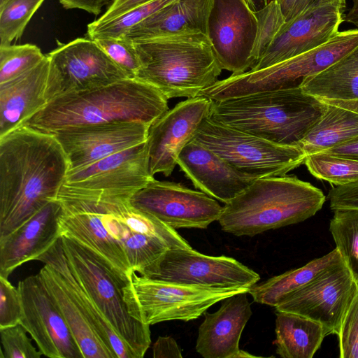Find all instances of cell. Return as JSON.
Wrapping results in <instances>:
<instances>
[{
  "label": "cell",
  "mask_w": 358,
  "mask_h": 358,
  "mask_svg": "<svg viewBox=\"0 0 358 358\" xmlns=\"http://www.w3.org/2000/svg\"><path fill=\"white\" fill-rule=\"evenodd\" d=\"M153 179L145 141L88 166L68 171L57 197L131 199Z\"/></svg>",
  "instance_id": "cell-11"
},
{
  "label": "cell",
  "mask_w": 358,
  "mask_h": 358,
  "mask_svg": "<svg viewBox=\"0 0 358 358\" xmlns=\"http://www.w3.org/2000/svg\"><path fill=\"white\" fill-rule=\"evenodd\" d=\"M49 59L20 76L0 84V136L22 126L47 103Z\"/></svg>",
  "instance_id": "cell-26"
},
{
  "label": "cell",
  "mask_w": 358,
  "mask_h": 358,
  "mask_svg": "<svg viewBox=\"0 0 358 358\" xmlns=\"http://www.w3.org/2000/svg\"><path fill=\"white\" fill-rule=\"evenodd\" d=\"M329 334L324 326L304 316L276 310V353L282 358H312Z\"/></svg>",
  "instance_id": "cell-31"
},
{
  "label": "cell",
  "mask_w": 358,
  "mask_h": 358,
  "mask_svg": "<svg viewBox=\"0 0 358 358\" xmlns=\"http://www.w3.org/2000/svg\"><path fill=\"white\" fill-rule=\"evenodd\" d=\"M322 152L340 156L358 158V140L339 145Z\"/></svg>",
  "instance_id": "cell-48"
},
{
  "label": "cell",
  "mask_w": 358,
  "mask_h": 358,
  "mask_svg": "<svg viewBox=\"0 0 358 358\" xmlns=\"http://www.w3.org/2000/svg\"><path fill=\"white\" fill-rule=\"evenodd\" d=\"M38 273L60 309L84 358H116L63 287L55 269L45 264Z\"/></svg>",
  "instance_id": "cell-29"
},
{
  "label": "cell",
  "mask_w": 358,
  "mask_h": 358,
  "mask_svg": "<svg viewBox=\"0 0 358 358\" xmlns=\"http://www.w3.org/2000/svg\"><path fill=\"white\" fill-rule=\"evenodd\" d=\"M23 316L20 324L42 355L50 358H84L60 309L39 273L18 282Z\"/></svg>",
  "instance_id": "cell-16"
},
{
  "label": "cell",
  "mask_w": 358,
  "mask_h": 358,
  "mask_svg": "<svg viewBox=\"0 0 358 358\" xmlns=\"http://www.w3.org/2000/svg\"><path fill=\"white\" fill-rule=\"evenodd\" d=\"M62 206L57 199L48 203L6 237L0 239V276L8 278L22 264L36 260L59 237Z\"/></svg>",
  "instance_id": "cell-23"
},
{
  "label": "cell",
  "mask_w": 358,
  "mask_h": 358,
  "mask_svg": "<svg viewBox=\"0 0 358 358\" xmlns=\"http://www.w3.org/2000/svg\"><path fill=\"white\" fill-rule=\"evenodd\" d=\"M154 358H181L182 349L175 339L169 336H159L152 346Z\"/></svg>",
  "instance_id": "cell-45"
},
{
  "label": "cell",
  "mask_w": 358,
  "mask_h": 358,
  "mask_svg": "<svg viewBox=\"0 0 358 358\" xmlns=\"http://www.w3.org/2000/svg\"><path fill=\"white\" fill-rule=\"evenodd\" d=\"M344 21L352 24L358 29V0H352V6L345 14Z\"/></svg>",
  "instance_id": "cell-49"
},
{
  "label": "cell",
  "mask_w": 358,
  "mask_h": 358,
  "mask_svg": "<svg viewBox=\"0 0 358 358\" xmlns=\"http://www.w3.org/2000/svg\"><path fill=\"white\" fill-rule=\"evenodd\" d=\"M175 1L152 0L108 21L98 22L94 20L87 25V37L92 40L122 37L134 26Z\"/></svg>",
  "instance_id": "cell-35"
},
{
  "label": "cell",
  "mask_w": 358,
  "mask_h": 358,
  "mask_svg": "<svg viewBox=\"0 0 358 358\" xmlns=\"http://www.w3.org/2000/svg\"><path fill=\"white\" fill-rule=\"evenodd\" d=\"M340 358H358V291L342 322L339 332Z\"/></svg>",
  "instance_id": "cell-41"
},
{
  "label": "cell",
  "mask_w": 358,
  "mask_h": 358,
  "mask_svg": "<svg viewBox=\"0 0 358 358\" xmlns=\"http://www.w3.org/2000/svg\"><path fill=\"white\" fill-rule=\"evenodd\" d=\"M328 199L332 210L358 208V181L336 186L329 191Z\"/></svg>",
  "instance_id": "cell-43"
},
{
  "label": "cell",
  "mask_w": 358,
  "mask_h": 358,
  "mask_svg": "<svg viewBox=\"0 0 358 358\" xmlns=\"http://www.w3.org/2000/svg\"><path fill=\"white\" fill-rule=\"evenodd\" d=\"M20 324L0 328L1 358H40L42 353L32 344Z\"/></svg>",
  "instance_id": "cell-40"
},
{
  "label": "cell",
  "mask_w": 358,
  "mask_h": 358,
  "mask_svg": "<svg viewBox=\"0 0 358 358\" xmlns=\"http://www.w3.org/2000/svg\"><path fill=\"white\" fill-rule=\"evenodd\" d=\"M254 12L264 8L271 0H245Z\"/></svg>",
  "instance_id": "cell-50"
},
{
  "label": "cell",
  "mask_w": 358,
  "mask_h": 358,
  "mask_svg": "<svg viewBox=\"0 0 358 358\" xmlns=\"http://www.w3.org/2000/svg\"><path fill=\"white\" fill-rule=\"evenodd\" d=\"M150 1L152 0H113L106 11L96 21L98 22L108 21Z\"/></svg>",
  "instance_id": "cell-46"
},
{
  "label": "cell",
  "mask_w": 358,
  "mask_h": 358,
  "mask_svg": "<svg viewBox=\"0 0 358 358\" xmlns=\"http://www.w3.org/2000/svg\"><path fill=\"white\" fill-rule=\"evenodd\" d=\"M248 292L222 300L214 313H204L199 327L196 350L204 358H234L245 324L252 315Z\"/></svg>",
  "instance_id": "cell-24"
},
{
  "label": "cell",
  "mask_w": 358,
  "mask_h": 358,
  "mask_svg": "<svg viewBox=\"0 0 358 358\" xmlns=\"http://www.w3.org/2000/svg\"><path fill=\"white\" fill-rule=\"evenodd\" d=\"M285 17V22L299 15L308 8H316L338 1L345 4V0H276Z\"/></svg>",
  "instance_id": "cell-44"
},
{
  "label": "cell",
  "mask_w": 358,
  "mask_h": 358,
  "mask_svg": "<svg viewBox=\"0 0 358 358\" xmlns=\"http://www.w3.org/2000/svg\"><path fill=\"white\" fill-rule=\"evenodd\" d=\"M23 316L19 289L8 280L0 276V328L20 323Z\"/></svg>",
  "instance_id": "cell-42"
},
{
  "label": "cell",
  "mask_w": 358,
  "mask_h": 358,
  "mask_svg": "<svg viewBox=\"0 0 358 358\" xmlns=\"http://www.w3.org/2000/svg\"><path fill=\"white\" fill-rule=\"evenodd\" d=\"M150 125L121 121L69 127L55 132L69 170L93 164L147 141Z\"/></svg>",
  "instance_id": "cell-19"
},
{
  "label": "cell",
  "mask_w": 358,
  "mask_h": 358,
  "mask_svg": "<svg viewBox=\"0 0 358 358\" xmlns=\"http://www.w3.org/2000/svg\"><path fill=\"white\" fill-rule=\"evenodd\" d=\"M343 262L335 248L327 255L313 259L306 265L273 276L250 287L253 300L259 303L275 307L286 295L310 282L324 270Z\"/></svg>",
  "instance_id": "cell-32"
},
{
  "label": "cell",
  "mask_w": 358,
  "mask_h": 358,
  "mask_svg": "<svg viewBox=\"0 0 358 358\" xmlns=\"http://www.w3.org/2000/svg\"><path fill=\"white\" fill-rule=\"evenodd\" d=\"M130 202L175 229H206L218 220L223 209L216 199L203 192L155 178L135 193Z\"/></svg>",
  "instance_id": "cell-15"
},
{
  "label": "cell",
  "mask_w": 358,
  "mask_h": 358,
  "mask_svg": "<svg viewBox=\"0 0 358 358\" xmlns=\"http://www.w3.org/2000/svg\"><path fill=\"white\" fill-rule=\"evenodd\" d=\"M250 287H210L149 278L133 271L122 287L131 317L152 325L170 320L189 321L212 306Z\"/></svg>",
  "instance_id": "cell-7"
},
{
  "label": "cell",
  "mask_w": 358,
  "mask_h": 358,
  "mask_svg": "<svg viewBox=\"0 0 358 358\" xmlns=\"http://www.w3.org/2000/svg\"><path fill=\"white\" fill-rule=\"evenodd\" d=\"M333 211L329 231L336 248L358 283V208Z\"/></svg>",
  "instance_id": "cell-33"
},
{
  "label": "cell",
  "mask_w": 358,
  "mask_h": 358,
  "mask_svg": "<svg viewBox=\"0 0 358 358\" xmlns=\"http://www.w3.org/2000/svg\"><path fill=\"white\" fill-rule=\"evenodd\" d=\"M45 57L41 49L32 44L0 47V84L33 69Z\"/></svg>",
  "instance_id": "cell-37"
},
{
  "label": "cell",
  "mask_w": 358,
  "mask_h": 358,
  "mask_svg": "<svg viewBox=\"0 0 358 358\" xmlns=\"http://www.w3.org/2000/svg\"><path fill=\"white\" fill-rule=\"evenodd\" d=\"M304 164L315 178L335 186L358 181V158L319 152L307 155Z\"/></svg>",
  "instance_id": "cell-34"
},
{
  "label": "cell",
  "mask_w": 358,
  "mask_h": 358,
  "mask_svg": "<svg viewBox=\"0 0 358 358\" xmlns=\"http://www.w3.org/2000/svg\"><path fill=\"white\" fill-rule=\"evenodd\" d=\"M141 275L174 283L210 287H250L259 275L227 256H208L192 248H169Z\"/></svg>",
  "instance_id": "cell-13"
},
{
  "label": "cell",
  "mask_w": 358,
  "mask_h": 358,
  "mask_svg": "<svg viewBox=\"0 0 358 358\" xmlns=\"http://www.w3.org/2000/svg\"><path fill=\"white\" fill-rule=\"evenodd\" d=\"M140 62L136 79L166 98H193L217 80L222 68L209 37L179 35L131 41Z\"/></svg>",
  "instance_id": "cell-5"
},
{
  "label": "cell",
  "mask_w": 358,
  "mask_h": 358,
  "mask_svg": "<svg viewBox=\"0 0 358 358\" xmlns=\"http://www.w3.org/2000/svg\"><path fill=\"white\" fill-rule=\"evenodd\" d=\"M69 169L52 134L22 125L0 136V239L57 199Z\"/></svg>",
  "instance_id": "cell-1"
},
{
  "label": "cell",
  "mask_w": 358,
  "mask_h": 358,
  "mask_svg": "<svg viewBox=\"0 0 358 358\" xmlns=\"http://www.w3.org/2000/svg\"><path fill=\"white\" fill-rule=\"evenodd\" d=\"M45 0H6L0 5V47L19 38Z\"/></svg>",
  "instance_id": "cell-36"
},
{
  "label": "cell",
  "mask_w": 358,
  "mask_h": 358,
  "mask_svg": "<svg viewBox=\"0 0 358 358\" xmlns=\"http://www.w3.org/2000/svg\"><path fill=\"white\" fill-rule=\"evenodd\" d=\"M177 164L196 188L224 204L259 178L235 168L195 139L181 150Z\"/></svg>",
  "instance_id": "cell-22"
},
{
  "label": "cell",
  "mask_w": 358,
  "mask_h": 358,
  "mask_svg": "<svg viewBox=\"0 0 358 358\" xmlns=\"http://www.w3.org/2000/svg\"><path fill=\"white\" fill-rule=\"evenodd\" d=\"M325 200L321 189L296 176L262 177L225 203L217 221L225 232L252 236L303 222Z\"/></svg>",
  "instance_id": "cell-4"
},
{
  "label": "cell",
  "mask_w": 358,
  "mask_h": 358,
  "mask_svg": "<svg viewBox=\"0 0 358 358\" xmlns=\"http://www.w3.org/2000/svg\"><path fill=\"white\" fill-rule=\"evenodd\" d=\"M324 108L299 86L212 101L209 117L277 144L299 146Z\"/></svg>",
  "instance_id": "cell-3"
},
{
  "label": "cell",
  "mask_w": 358,
  "mask_h": 358,
  "mask_svg": "<svg viewBox=\"0 0 358 358\" xmlns=\"http://www.w3.org/2000/svg\"><path fill=\"white\" fill-rule=\"evenodd\" d=\"M214 0H176L131 28L123 36L142 41L166 36L203 34Z\"/></svg>",
  "instance_id": "cell-25"
},
{
  "label": "cell",
  "mask_w": 358,
  "mask_h": 358,
  "mask_svg": "<svg viewBox=\"0 0 358 358\" xmlns=\"http://www.w3.org/2000/svg\"><path fill=\"white\" fill-rule=\"evenodd\" d=\"M93 200L99 204L104 227L138 274L169 248H192L175 229L134 208L130 198Z\"/></svg>",
  "instance_id": "cell-9"
},
{
  "label": "cell",
  "mask_w": 358,
  "mask_h": 358,
  "mask_svg": "<svg viewBox=\"0 0 358 358\" xmlns=\"http://www.w3.org/2000/svg\"><path fill=\"white\" fill-rule=\"evenodd\" d=\"M212 100L188 98L177 103L150 127L146 141L150 172L169 176L184 147L194 139L201 124L210 115Z\"/></svg>",
  "instance_id": "cell-18"
},
{
  "label": "cell",
  "mask_w": 358,
  "mask_h": 358,
  "mask_svg": "<svg viewBox=\"0 0 358 358\" xmlns=\"http://www.w3.org/2000/svg\"><path fill=\"white\" fill-rule=\"evenodd\" d=\"M66 9H81L95 15L101 13L103 7L110 0H59Z\"/></svg>",
  "instance_id": "cell-47"
},
{
  "label": "cell",
  "mask_w": 358,
  "mask_h": 358,
  "mask_svg": "<svg viewBox=\"0 0 358 358\" xmlns=\"http://www.w3.org/2000/svg\"><path fill=\"white\" fill-rule=\"evenodd\" d=\"M345 4L338 1L308 8L285 22L250 71H258L315 49L334 37L344 22Z\"/></svg>",
  "instance_id": "cell-20"
},
{
  "label": "cell",
  "mask_w": 358,
  "mask_h": 358,
  "mask_svg": "<svg viewBox=\"0 0 358 358\" xmlns=\"http://www.w3.org/2000/svg\"><path fill=\"white\" fill-rule=\"evenodd\" d=\"M358 45V29L338 31L326 43L292 58L258 71L217 80L199 96L222 101L252 94L300 86L323 71Z\"/></svg>",
  "instance_id": "cell-6"
},
{
  "label": "cell",
  "mask_w": 358,
  "mask_h": 358,
  "mask_svg": "<svg viewBox=\"0 0 358 358\" xmlns=\"http://www.w3.org/2000/svg\"><path fill=\"white\" fill-rule=\"evenodd\" d=\"M61 239L76 278L136 358L143 357L151 343L150 325L130 315L124 284L92 251L68 236L62 235Z\"/></svg>",
  "instance_id": "cell-8"
},
{
  "label": "cell",
  "mask_w": 358,
  "mask_h": 358,
  "mask_svg": "<svg viewBox=\"0 0 358 358\" xmlns=\"http://www.w3.org/2000/svg\"><path fill=\"white\" fill-rule=\"evenodd\" d=\"M194 139L235 168L258 176H282L299 167L306 155L299 146L283 145L231 128L208 117Z\"/></svg>",
  "instance_id": "cell-10"
},
{
  "label": "cell",
  "mask_w": 358,
  "mask_h": 358,
  "mask_svg": "<svg viewBox=\"0 0 358 358\" xmlns=\"http://www.w3.org/2000/svg\"><path fill=\"white\" fill-rule=\"evenodd\" d=\"M257 20L245 0H214L208 37L222 69L238 75L251 69Z\"/></svg>",
  "instance_id": "cell-17"
},
{
  "label": "cell",
  "mask_w": 358,
  "mask_h": 358,
  "mask_svg": "<svg viewBox=\"0 0 358 358\" xmlns=\"http://www.w3.org/2000/svg\"><path fill=\"white\" fill-rule=\"evenodd\" d=\"M357 291L358 283L343 261L286 295L275 308L316 321L329 335H338Z\"/></svg>",
  "instance_id": "cell-14"
},
{
  "label": "cell",
  "mask_w": 358,
  "mask_h": 358,
  "mask_svg": "<svg viewBox=\"0 0 358 358\" xmlns=\"http://www.w3.org/2000/svg\"><path fill=\"white\" fill-rule=\"evenodd\" d=\"M49 71L45 90L48 103L59 96L102 87L129 78L89 38H78L47 55Z\"/></svg>",
  "instance_id": "cell-12"
},
{
  "label": "cell",
  "mask_w": 358,
  "mask_h": 358,
  "mask_svg": "<svg viewBox=\"0 0 358 358\" xmlns=\"http://www.w3.org/2000/svg\"><path fill=\"white\" fill-rule=\"evenodd\" d=\"M129 78H136L140 62L133 43L124 37L94 40Z\"/></svg>",
  "instance_id": "cell-39"
},
{
  "label": "cell",
  "mask_w": 358,
  "mask_h": 358,
  "mask_svg": "<svg viewBox=\"0 0 358 358\" xmlns=\"http://www.w3.org/2000/svg\"><path fill=\"white\" fill-rule=\"evenodd\" d=\"M255 14L257 28L252 55L255 65L285 22V17L276 0H271L264 8L255 12Z\"/></svg>",
  "instance_id": "cell-38"
},
{
  "label": "cell",
  "mask_w": 358,
  "mask_h": 358,
  "mask_svg": "<svg viewBox=\"0 0 358 358\" xmlns=\"http://www.w3.org/2000/svg\"><path fill=\"white\" fill-rule=\"evenodd\" d=\"M168 110V99L158 89L138 79L127 78L59 96L22 125L49 134L69 127L112 122L151 125Z\"/></svg>",
  "instance_id": "cell-2"
},
{
  "label": "cell",
  "mask_w": 358,
  "mask_h": 358,
  "mask_svg": "<svg viewBox=\"0 0 358 358\" xmlns=\"http://www.w3.org/2000/svg\"><path fill=\"white\" fill-rule=\"evenodd\" d=\"M52 266L63 287L73 298L95 332L116 358H136L75 276L64 253L61 237L36 259Z\"/></svg>",
  "instance_id": "cell-27"
},
{
  "label": "cell",
  "mask_w": 358,
  "mask_h": 358,
  "mask_svg": "<svg viewBox=\"0 0 358 358\" xmlns=\"http://www.w3.org/2000/svg\"><path fill=\"white\" fill-rule=\"evenodd\" d=\"M325 108L299 147L306 155L358 140V101H323Z\"/></svg>",
  "instance_id": "cell-28"
},
{
  "label": "cell",
  "mask_w": 358,
  "mask_h": 358,
  "mask_svg": "<svg viewBox=\"0 0 358 358\" xmlns=\"http://www.w3.org/2000/svg\"><path fill=\"white\" fill-rule=\"evenodd\" d=\"M6 0H0V5L3 4Z\"/></svg>",
  "instance_id": "cell-52"
},
{
  "label": "cell",
  "mask_w": 358,
  "mask_h": 358,
  "mask_svg": "<svg viewBox=\"0 0 358 358\" xmlns=\"http://www.w3.org/2000/svg\"><path fill=\"white\" fill-rule=\"evenodd\" d=\"M62 212V236H68L94 253L124 284L131 269L123 249L109 235L101 220L97 201L90 199L57 197Z\"/></svg>",
  "instance_id": "cell-21"
},
{
  "label": "cell",
  "mask_w": 358,
  "mask_h": 358,
  "mask_svg": "<svg viewBox=\"0 0 358 358\" xmlns=\"http://www.w3.org/2000/svg\"><path fill=\"white\" fill-rule=\"evenodd\" d=\"M250 357L255 358V357H259L250 354L249 352L241 350V349L234 356V358H250Z\"/></svg>",
  "instance_id": "cell-51"
},
{
  "label": "cell",
  "mask_w": 358,
  "mask_h": 358,
  "mask_svg": "<svg viewBox=\"0 0 358 358\" xmlns=\"http://www.w3.org/2000/svg\"><path fill=\"white\" fill-rule=\"evenodd\" d=\"M300 87L322 101H358V45Z\"/></svg>",
  "instance_id": "cell-30"
}]
</instances>
